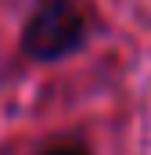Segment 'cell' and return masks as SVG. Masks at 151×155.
Here are the masks:
<instances>
[{"mask_svg":"<svg viewBox=\"0 0 151 155\" xmlns=\"http://www.w3.org/2000/svg\"><path fill=\"white\" fill-rule=\"evenodd\" d=\"M86 36V22L72 0H40L22 29V51L36 61H58L72 54Z\"/></svg>","mask_w":151,"mask_h":155,"instance_id":"6da1fadb","label":"cell"},{"mask_svg":"<svg viewBox=\"0 0 151 155\" xmlns=\"http://www.w3.org/2000/svg\"><path fill=\"white\" fill-rule=\"evenodd\" d=\"M43 155H86V152L76 148V144H61V148H50V152H43Z\"/></svg>","mask_w":151,"mask_h":155,"instance_id":"7a4b0ae2","label":"cell"}]
</instances>
